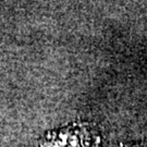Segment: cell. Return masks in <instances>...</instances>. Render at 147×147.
Returning <instances> with one entry per match:
<instances>
[{
	"instance_id": "1",
	"label": "cell",
	"mask_w": 147,
	"mask_h": 147,
	"mask_svg": "<svg viewBox=\"0 0 147 147\" xmlns=\"http://www.w3.org/2000/svg\"><path fill=\"white\" fill-rule=\"evenodd\" d=\"M101 136L88 122H74L47 132L37 142L36 147H99Z\"/></svg>"
},
{
	"instance_id": "2",
	"label": "cell",
	"mask_w": 147,
	"mask_h": 147,
	"mask_svg": "<svg viewBox=\"0 0 147 147\" xmlns=\"http://www.w3.org/2000/svg\"><path fill=\"white\" fill-rule=\"evenodd\" d=\"M125 147H147V140L145 141H141L138 143H134V144H127Z\"/></svg>"
}]
</instances>
